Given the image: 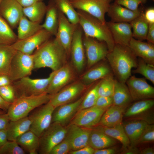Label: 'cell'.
Here are the masks:
<instances>
[{
  "label": "cell",
  "mask_w": 154,
  "mask_h": 154,
  "mask_svg": "<svg viewBox=\"0 0 154 154\" xmlns=\"http://www.w3.org/2000/svg\"><path fill=\"white\" fill-rule=\"evenodd\" d=\"M106 58L116 79L122 82L125 83L137 64V57L128 46L115 44Z\"/></svg>",
  "instance_id": "cell-1"
},
{
  "label": "cell",
  "mask_w": 154,
  "mask_h": 154,
  "mask_svg": "<svg viewBox=\"0 0 154 154\" xmlns=\"http://www.w3.org/2000/svg\"><path fill=\"white\" fill-rule=\"evenodd\" d=\"M34 69L48 67L56 71L67 63L65 51L55 39L48 40L33 54Z\"/></svg>",
  "instance_id": "cell-2"
},
{
  "label": "cell",
  "mask_w": 154,
  "mask_h": 154,
  "mask_svg": "<svg viewBox=\"0 0 154 154\" xmlns=\"http://www.w3.org/2000/svg\"><path fill=\"white\" fill-rule=\"evenodd\" d=\"M77 11L79 17V25L83 31L84 36L105 42L109 51L112 50L115 44L106 23H103L85 11L79 10H77Z\"/></svg>",
  "instance_id": "cell-3"
},
{
  "label": "cell",
  "mask_w": 154,
  "mask_h": 154,
  "mask_svg": "<svg viewBox=\"0 0 154 154\" xmlns=\"http://www.w3.org/2000/svg\"><path fill=\"white\" fill-rule=\"evenodd\" d=\"M52 95L47 93L37 96H22L11 104L7 110L11 121L26 117L34 109L48 102Z\"/></svg>",
  "instance_id": "cell-4"
},
{
  "label": "cell",
  "mask_w": 154,
  "mask_h": 154,
  "mask_svg": "<svg viewBox=\"0 0 154 154\" xmlns=\"http://www.w3.org/2000/svg\"><path fill=\"white\" fill-rule=\"evenodd\" d=\"M55 72V71H52L46 78L33 79L28 76L13 82L12 84L17 97L37 96L47 93V88Z\"/></svg>",
  "instance_id": "cell-5"
},
{
  "label": "cell",
  "mask_w": 154,
  "mask_h": 154,
  "mask_svg": "<svg viewBox=\"0 0 154 154\" xmlns=\"http://www.w3.org/2000/svg\"><path fill=\"white\" fill-rule=\"evenodd\" d=\"M67 129L60 124L52 122L39 137V153L49 154L52 149L66 137Z\"/></svg>",
  "instance_id": "cell-6"
},
{
  "label": "cell",
  "mask_w": 154,
  "mask_h": 154,
  "mask_svg": "<svg viewBox=\"0 0 154 154\" xmlns=\"http://www.w3.org/2000/svg\"><path fill=\"white\" fill-rule=\"evenodd\" d=\"M34 69L33 54L17 50L12 61L9 76L13 82L30 76Z\"/></svg>",
  "instance_id": "cell-7"
},
{
  "label": "cell",
  "mask_w": 154,
  "mask_h": 154,
  "mask_svg": "<svg viewBox=\"0 0 154 154\" xmlns=\"http://www.w3.org/2000/svg\"><path fill=\"white\" fill-rule=\"evenodd\" d=\"M135 102L125 111L123 117L129 119L142 120L149 124H153L154 100L148 99Z\"/></svg>",
  "instance_id": "cell-8"
},
{
  "label": "cell",
  "mask_w": 154,
  "mask_h": 154,
  "mask_svg": "<svg viewBox=\"0 0 154 154\" xmlns=\"http://www.w3.org/2000/svg\"><path fill=\"white\" fill-rule=\"evenodd\" d=\"M83 42L88 68L106 58L109 50L105 42L85 36Z\"/></svg>",
  "instance_id": "cell-9"
},
{
  "label": "cell",
  "mask_w": 154,
  "mask_h": 154,
  "mask_svg": "<svg viewBox=\"0 0 154 154\" xmlns=\"http://www.w3.org/2000/svg\"><path fill=\"white\" fill-rule=\"evenodd\" d=\"M80 80L69 84L56 94L52 95L49 102L55 108L74 102L86 88Z\"/></svg>",
  "instance_id": "cell-10"
},
{
  "label": "cell",
  "mask_w": 154,
  "mask_h": 154,
  "mask_svg": "<svg viewBox=\"0 0 154 154\" xmlns=\"http://www.w3.org/2000/svg\"><path fill=\"white\" fill-rule=\"evenodd\" d=\"M75 9L85 11L106 24L105 15L110 5L107 0H70Z\"/></svg>",
  "instance_id": "cell-11"
},
{
  "label": "cell",
  "mask_w": 154,
  "mask_h": 154,
  "mask_svg": "<svg viewBox=\"0 0 154 154\" xmlns=\"http://www.w3.org/2000/svg\"><path fill=\"white\" fill-rule=\"evenodd\" d=\"M58 27L55 39L64 49L68 56L74 32L78 26L71 23L66 16L58 10Z\"/></svg>",
  "instance_id": "cell-12"
},
{
  "label": "cell",
  "mask_w": 154,
  "mask_h": 154,
  "mask_svg": "<svg viewBox=\"0 0 154 154\" xmlns=\"http://www.w3.org/2000/svg\"><path fill=\"white\" fill-rule=\"evenodd\" d=\"M145 78L131 75L125 82L133 101L153 99L154 88L149 84Z\"/></svg>",
  "instance_id": "cell-13"
},
{
  "label": "cell",
  "mask_w": 154,
  "mask_h": 154,
  "mask_svg": "<svg viewBox=\"0 0 154 154\" xmlns=\"http://www.w3.org/2000/svg\"><path fill=\"white\" fill-rule=\"evenodd\" d=\"M54 109L49 101L31 115L32 122L30 130L39 137L52 123Z\"/></svg>",
  "instance_id": "cell-14"
},
{
  "label": "cell",
  "mask_w": 154,
  "mask_h": 154,
  "mask_svg": "<svg viewBox=\"0 0 154 154\" xmlns=\"http://www.w3.org/2000/svg\"><path fill=\"white\" fill-rule=\"evenodd\" d=\"M107 108L94 106L79 110L72 119L70 123L92 129L98 125L102 115Z\"/></svg>",
  "instance_id": "cell-15"
},
{
  "label": "cell",
  "mask_w": 154,
  "mask_h": 154,
  "mask_svg": "<svg viewBox=\"0 0 154 154\" xmlns=\"http://www.w3.org/2000/svg\"><path fill=\"white\" fill-rule=\"evenodd\" d=\"M52 35L42 29L34 35L25 39L17 40L11 45L16 50L30 54L48 40Z\"/></svg>",
  "instance_id": "cell-16"
},
{
  "label": "cell",
  "mask_w": 154,
  "mask_h": 154,
  "mask_svg": "<svg viewBox=\"0 0 154 154\" xmlns=\"http://www.w3.org/2000/svg\"><path fill=\"white\" fill-rule=\"evenodd\" d=\"M78 25L73 35L70 54L75 69L78 72H80L83 70L85 65V54L83 42L82 29Z\"/></svg>",
  "instance_id": "cell-17"
},
{
  "label": "cell",
  "mask_w": 154,
  "mask_h": 154,
  "mask_svg": "<svg viewBox=\"0 0 154 154\" xmlns=\"http://www.w3.org/2000/svg\"><path fill=\"white\" fill-rule=\"evenodd\" d=\"M74 77L71 66L66 63L55 73L49 85L47 93L54 95L69 84Z\"/></svg>",
  "instance_id": "cell-18"
},
{
  "label": "cell",
  "mask_w": 154,
  "mask_h": 154,
  "mask_svg": "<svg viewBox=\"0 0 154 154\" xmlns=\"http://www.w3.org/2000/svg\"><path fill=\"white\" fill-rule=\"evenodd\" d=\"M0 15L12 29L15 28L24 15L23 7L16 0H2L0 5Z\"/></svg>",
  "instance_id": "cell-19"
},
{
  "label": "cell",
  "mask_w": 154,
  "mask_h": 154,
  "mask_svg": "<svg viewBox=\"0 0 154 154\" xmlns=\"http://www.w3.org/2000/svg\"><path fill=\"white\" fill-rule=\"evenodd\" d=\"M66 137L70 143L71 151H75L88 145L91 129L70 123L66 127Z\"/></svg>",
  "instance_id": "cell-20"
},
{
  "label": "cell",
  "mask_w": 154,
  "mask_h": 154,
  "mask_svg": "<svg viewBox=\"0 0 154 154\" xmlns=\"http://www.w3.org/2000/svg\"><path fill=\"white\" fill-rule=\"evenodd\" d=\"M84 95L76 101L55 108L52 114V123H57L66 127L78 112Z\"/></svg>",
  "instance_id": "cell-21"
},
{
  "label": "cell",
  "mask_w": 154,
  "mask_h": 154,
  "mask_svg": "<svg viewBox=\"0 0 154 154\" xmlns=\"http://www.w3.org/2000/svg\"><path fill=\"white\" fill-rule=\"evenodd\" d=\"M105 59L89 68L82 76L81 81L86 86L113 74L108 61L106 59L105 60Z\"/></svg>",
  "instance_id": "cell-22"
},
{
  "label": "cell",
  "mask_w": 154,
  "mask_h": 154,
  "mask_svg": "<svg viewBox=\"0 0 154 154\" xmlns=\"http://www.w3.org/2000/svg\"><path fill=\"white\" fill-rule=\"evenodd\" d=\"M115 44L128 46L133 38L131 26L129 23L106 22Z\"/></svg>",
  "instance_id": "cell-23"
},
{
  "label": "cell",
  "mask_w": 154,
  "mask_h": 154,
  "mask_svg": "<svg viewBox=\"0 0 154 154\" xmlns=\"http://www.w3.org/2000/svg\"><path fill=\"white\" fill-rule=\"evenodd\" d=\"M137 57L147 63L154 65V45L132 38L128 46Z\"/></svg>",
  "instance_id": "cell-24"
},
{
  "label": "cell",
  "mask_w": 154,
  "mask_h": 154,
  "mask_svg": "<svg viewBox=\"0 0 154 154\" xmlns=\"http://www.w3.org/2000/svg\"><path fill=\"white\" fill-rule=\"evenodd\" d=\"M107 13L111 22L129 23L139 16L141 12L139 10L136 11L130 10L115 2L110 4Z\"/></svg>",
  "instance_id": "cell-25"
},
{
  "label": "cell",
  "mask_w": 154,
  "mask_h": 154,
  "mask_svg": "<svg viewBox=\"0 0 154 154\" xmlns=\"http://www.w3.org/2000/svg\"><path fill=\"white\" fill-rule=\"evenodd\" d=\"M91 129L88 145L95 149L111 147L116 143V140L106 134L99 125Z\"/></svg>",
  "instance_id": "cell-26"
},
{
  "label": "cell",
  "mask_w": 154,
  "mask_h": 154,
  "mask_svg": "<svg viewBox=\"0 0 154 154\" xmlns=\"http://www.w3.org/2000/svg\"><path fill=\"white\" fill-rule=\"evenodd\" d=\"M31 122V116L10 121L7 128L8 141H16L19 137L30 130Z\"/></svg>",
  "instance_id": "cell-27"
},
{
  "label": "cell",
  "mask_w": 154,
  "mask_h": 154,
  "mask_svg": "<svg viewBox=\"0 0 154 154\" xmlns=\"http://www.w3.org/2000/svg\"><path fill=\"white\" fill-rule=\"evenodd\" d=\"M148 124L144 121L135 119H129L122 123L123 128L131 145H136L137 141Z\"/></svg>",
  "instance_id": "cell-28"
},
{
  "label": "cell",
  "mask_w": 154,
  "mask_h": 154,
  "mask_svg": "<svg viewBox=\"0 0 154 154\" xmlns=\"http://www.w3.org/2000/svg\"><path fill=\"white\" fill-rule=\"evenodd\" d=\"M112 98L113 104L124 109L128 107L133 101L125 83L120 82L116 79Z\"/></svg>",
  "instance_id": "cell-29"
},
{
  "label": "cell",
  "mask_w": 154,
  "mask_h": 154,
  "mask_svg": "<svg viewBox=\"0 0 154 154\" xmlns=\"http://www.w3.org/2000/svg\"><path fill=\"white\" fill-rule=\"evenodd\" d=\"M125 109L112 104L102 115L99 124L101 125L112 127L122 123Z\"/></svg>",
  "instance_id": "cell-30"
},
{
  "label": "cell",
  "mask_w": 154,
  "mask_h": 154,
  "mask_svg": "<svg viewBox=\"0 0 154 154\" xmlns=\"http://www.w3.org/2000/svg\"><path fill=\"white\" fill-rule=\"evenodd\" d=\"M46 14L45 21L42 27L52 35L55 36L58 27V9L53 0H50L47 5Z\"/></svg>",
  "instance_id": "cell-31"
},
{
  "label": "cell",
  "mask_w": 154,
  "mask_h": 154,
  "mask_svg": "<svg viewBox=\"0 0 154 154\" xmlns=\"http://www.w3.org/2000/svg\"><path fill=\"white\" fill-rule=\"evenodd\" d=\"M18 26V40L28 38L42 29L40 23L30 21L24 15L20 19Z\"/></svg>",
  "instance_id": "cell-32"
},
{
  "label": "cell",
  "mask_w": 154,
  "mask_h": 154,
  "mask_svg": "<svg viewBox=\"0 0 154 154\" xmlns=\"http://www.w3.org/2000/svg\"><path fill=\"white\" fill-rule=\"evenodd\" d=\"M17 51L11 45L0 44V74L9 75L12 61Z\"/></svg>",
  "instance_id": "cell-33"
},
{
  "label": "cell",
  "mask_w": 154,
  "mask_h": 154,
  "mask_svg": "<svg viewBox=\"0 0 154 154\" xmlns=\"http://www.w3.org/2000/svg\"><path fill=\"white\" fill-rule=\"evenodd\" d=\"M16 141L29 154H37L39 145V137L30 130L21 135Z\"/></svg>",
  "instance_id": "cell-34"
},
{
  "label": "cell",
  "mask_w": 154,
  "mask_h": 154,
  "mask_svg": "<svg viewBox=\"0 0 154 154\" xmlns=\"http://www.w3.org/2000/svg\"><path fill=\"white\" fill-rule=\"evenodd\" d=\"M47 5L42 1L23 7V15L30 21L40 23L46 14Z\"/></svg>",
  "instance_id": "cell-35"
},
{
  "label": "cell",
  "mask_w": 154,
  "mask_h": 154,
  "mask_svg": "<svg viewBox=\"0 0 154 154\" xmlns=\"http://www.w3.org/2000/svg\"><path fill=\"white\" fill-rule=\"evenodd\" d=\"M133 29V37L141 41L146 39L149 23L145 19L143 13L140 15L129 23Z\"/></svg>",
  "instance_id": "cell-36"
},
{
  "label": "cell",
  "mask_w": 154,
  "mask_h": 154,
  "mask_svg": "<svg viewBox=\"0 0 154 154\" xmlns=\"http://www.w3.org/2000/svg\"><path fill=\"white\" fill-rule=\"evenodd\" d=\"M99 125L106 134L120 141L123 148L130 145V142L124 131L122 123L112 127H105L100 125Z\"/></svg>",
  "instance_id": "cell-37"
},
{
  "label": "cell",
  "mask_w": 154,
  "mask_h": 154,
  "mask_svg": "<svg viewBox=\"0 0 154 154\" xmlns=\"http://www.w3.org/2000/svg\"><path fill=\"white\" fill-rule=\"evenodd\" d=\"M58 9L62 13L71 23L79 24V17L77 11L70 0H53Z\"/></svg>",
  "instance_id": "cell-38"
},
{
  "label": "cell",
  "mask_w": 154,
  "mask_h": 154,
  "mask_svg": "<svg viewBox=\"0 0 154 154\" xmlns=\"http://www.w3.org/2000/svg\"><path fill=\"white\" fill-rule=\"evenodd\" d=\"M17 40V35L0 15V44L12 45Z\"/></svg>",
  "instance_id": "cell-39"
},
{
  "label": "cell",
  "mask_w": 154,
  "mask_h": 154,
  "mask_svg": "<svg viewBox=\"0 0 154 154\" xmlns=\"http://www.w3.org/2000/svg\"><path fill=\"white\" fill-rule=\"evenodd\" d=\"M115 80L113 74L100 80L98 88L99 96L112 97Z\"/></svg>",
  "instance_id": "cell-40"
},
{
  "label": "cell",
  "mask_w": 154,
  "mask_h": 154,
  "mask_svg": "<svg viewBox=\"0 0 154 154\" xmlns=\"http://www.w3.org/2000/svg\"><path fill=\"white\" fill-rule=\"evenodd\" d=\"M134 74H138L143 76L154 84V65L148 64L142 59H138L137 67L132 71Z\"/></svg>",
  "instance_id": "cell-41"
},
{
  "label": "cell",
  "mask_w": 154,
  "mask_h": 154,
  "mask_svg": "<svg viewBox=\"0 0 154 154\" xmlns=\"http://www.w3.org/2000/svg\"><path fill=\"white\" fill-rule=\"evenodd\" d=\"M100 80L98 81L86 95L81 103L78 111L94 106L99 97L98 88Z\"/></svg>",
  "instance_id": "cell-42"
},
{
  "label": "cell",
  "mask_w": 154,
  "mask_h": 154,
  "mask_svg": "<svg viewBox=\"0 0 154 154\" xmlns=\"http://www.w3.org/2000/svg\"><path fill=\"white\" fill-rule=\"evenodd\" d=\"M25 152L16 141H8L0 147V154H25Z\"/></svg>",
  "instance_id": "cell-43"
},
{
  "label": "cell",
  "mask_w": 154,
  "mask_h": 154,
  "mask_svg": "<svg viewBox=\"0 0 154 154\" xmlns=\"http://www.w3.org/2000/svg\"><path fill=\"white\" fill-rule=\"evenodd\" d=\"M0 95L4 100L10 104L17 98L15 89L12 84L0 87Z\"/></svg>",
  "instance_id": "cell-44"
},
{
  "label": "cell",
  "mask_w": 154,
  "mask_h": 154,
  "mask_svg": "<svg viewBox=\"0 0 154 154\" xmlns=\"http://www.w3.org/2000/svg\"><path fill=\"white\" fill-rule=\"evenodd\" d=\"M71 151L70 143L65 137L62 141L52 149L49 154H67Z\"/></svg>",
  "instance_id": "cell-45"
},
{
  "label": "cell",
  "mask_w": 154,
  "mask_h": 154,
  "mask_svg": "<svg viewBox=\"0 0 154 154\" xmlns=\"http://www.w3.org/2000/svg\"><path fill=\"white\" fill-rule=\"evenodd\" d=\"M154 140V125L148 124L144 130L136 144L153 142Z\"/></svg>",
  "instance_id": "cell-46"
},
{
  "label": "cell",
  "mask_w": 154,
  "mask_h": 154,
  "mask_svg": "<svg viewBox=\"0 0 154 154\" xmlns=\"http://www.w3.org/2000/svg\"><path fill=\"white\" fill-rule=\"evenodd\" d=\"M147 0H116L115 3L124 6L130 10L136 11L138 10L139 5L144 3Z\"/></svg>",
  "instance_id": "cell-47"
},
{
  "label": "cell",
  "mask_w": 154,
  "mask_h": 154,
  "mask_svg": "<svg viewBox=\"0 0 154 154\" xmlns=\"http://www.w3.org/2000/svg\"><path fill=\"white\" fill-rule=\"evenodd\" d=\"M112 97L99 96L95 106L104 108H107L113 104Z\"/></svg>",
  "instance_id": "cell-48"
},
{
  "label": "cell",
  "mask_w": 154,
  "mask_h": 154,
  "mask_svg": "<svg viewBox=\"0 0 154 154\" xmlns=\"http://www.w3.org/2000/svg\"><path fill=\"white\" fill-rule=\"evenodd\" d=\"M95 149L88 145L80 149L75 151H71L70 154H94Z\"/></svg>",
  "instance_id": "cell-49"
},
{
  "label": "cell",
  "mask_w": 154,
  "mask_h": 154,
  "mask_svg": "<svg viewBox=\"0 0 154 154\" xmlns=\"http://www.w3.org/2000/svg\"><path fill=\"white\" fill-rule=\"evenodd\" d=\"M10 121L7 113L0 114V130L7 129Z\"/></svg>",
  "instance_id": "cell-50"
},
{
  "label": "cell",
  "mask_w": 154,
  "mask_h": 154,
  "mask_svg": "<svg viewBox=\"0 0 154 154\" xmlns=\"http://www.w3.org/2000/svg\"><path fill=\"white\" fill-rule=\"evenodd\" d=\"M144 17L149 23H154V9L151 8L147 10L143 14Z\"/></svg>",
  "instance_id": "cell-51"
},
{
  "label": "cell",
  "mask_w": 154,
  "mask_h": 154,
  "mask_svg": "<svg viewBox=\"0 0 154 154\" xmlns=\"http://www.w3.org/2000/svg\"><path fill=\"white\" fill-rule=\"evenodd\" d=\"M146 39L148 42L154 44V23L149 24Z\"/></svg>",
  "instance_id": "cell-52"
},
{
  "label": "cell",
  "mask_w": 154,
  "mask_h": 154,
  "mask_svg": "<svg viewBox=\"0 0 154 154\" xmlns=\"http://www.w3.org/2000/svg\"><path fill=\"white\" fill-rule=\"evenodd\" d=\"M117 150L114 148L108 147L106 148L95 149L94 154H114L116 153Z\"/></svg>",
  "instance_id": "cell-53"
},
{
  "label": "cell",
  "mask_w": 154,
  "mask_h": 154,
  "mask_svg": "<svg viewBox=\"0 0 154 154\" xmlns=\"http://www.w3.org/2000/svg\"><path fill=\"white\" fill-rule=\"evenodd\" d=\"M140 151L135 145H130L129 146L123 148L121 153L123 154H139Z\"/></svg>",
  "instance_id": "cell-54"
},
{
  "label": "cell",
  "mask_w": 154,
  "mask_h": 154,
  "mask_svg": "<svg viewBox=\"0 0 154 154\" xmlns=\"http://www.w3.org/2000/svg\"><path fill=\"white\" fill-rule=\"evenodd\" d=\"M13 82L9 75L4 74H0V87L12 84Z\"/></svg>",
  "instance_id": "cell-55"
},
{
  "label": "cell",
  "mask_w": 154,
  "mask_h": 154,
  "mask_svg": "<svg viewBox=\"0 0 154 154\" xmlns=\"http://www.w3.org/2000/svg\"><path fill=\"white\" fill-rule=\"evenodd\" d=\"M8 140L7 129L0 130V147L5 144Z\"/></svg>",
  "instance_id": "cell-56"
},
{
  "label": "cell",
  "mask_w": 154,
  "mask_h": 154,
  "mask_svg": "<svg viewBox=\"0 0 154 154\" xmlns=\"http://www.w3.org/2000/svg\"><path fill=\"white\" fill-rule=\"evenodd\" d=\"M23 7L30 6L33 4L43 0H16Z\"/></svg>",
  "instance_id": "cell-57"
},
{
  "label": "cell",
  "mask_w": 154,
  "mask_h": 154,
  "mask_svg": "<svg viewBox=\"0 0 154 154\" xmlns=\"http://www.w3.org/2000/svg\"><path fill=\"white\" fill-rule=\"evenodd\" d=\"M11 104L4 100L0 95V109L7 111Z\"/></svg>",
  "instance_id": "cell-58"
},
{
  "label": "cell",
  "mask_w": 154,
  "mask_h": 154,
  "mask_svg": "<svg viewBox=\"0 0 154 154\" xmlns=\"http://www.w3.org/2000/svg\"><path fill=\"white\" fill-rule=\"evenodd\" d=\"M140 154H154V151L152 147H148L143 149L139 152Z\"/></svg>",
  "instance_id": "cell-59"
},
{
  "label": "cell",
  "mask_w": 154,
  "mask_h": 154,
  "mask_svg": "<svg viewBox=\"0 0 154 154\" xmlns=\"http://www.w3.org/2000/svg\"><path fill=\"white\" fill-rule=\"evenodd\" d=\"M3 113V112H2L1 111H0V114H3V113Z\"/></svg>",
  "instance_id": "cell-60"
},
{
  "label": "cell",
  "mask_w": 154,
  "mask_h": 154,
  "mask_svg": "<svg viewBox=\"0 0 154 154\" xmlns=\"http://www.w3.org/2000/svg\"><path fill=\"white\" fill-rule=\"evenodd\" d=\"M2 0H0V5L2 1Z\"/></svg>",
  "instance_id": "cell-61"
},
{
  "label": "cell",
  "mask_w": 154,
  "mask_h": 154,
  "mask_svg": "<svg viewBox=\"0 0 154 154\" xmlns=\"http://www.w3.org/2000/svg\"><path fill=\"white\" fill-rule=\"evenodd\" d=\"M107 0L110 1V0Z\"/></svg>",
  "instance_id": "cell-62"
}]
</instances>
